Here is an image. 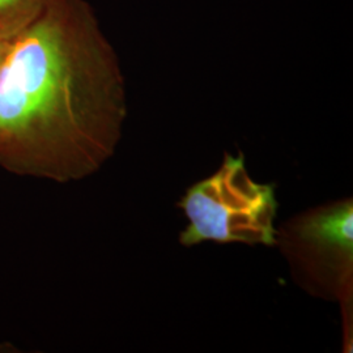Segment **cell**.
<instances>
[{"mask_svg":"<svg viewBox=\"0 0 353 353\" xmlns=\"http://www.w3.org/2000/svg\"><path fill=\"white\" fill-rule=\"evenodd\" d=\"M128 114L118 55L85 0H55L0 62V166L83 181L118 150Z\"/></svg>","mask_w":353,"mask_h":353,"instance_id":"1","label":"cell"},{"mask_svg":"<svg viewBox=\"0 0 353 353\" xmlns=\"http://www.w3.org/2000/svg\"><path fill=\"white\" fill-rule=\"evenodd\" d=\"M176 205L189 220L179 234L185 248L207 241L275 248L276 185L254 181L242 152H227L214 174L190 186Z\"/></svg>","mask_w":353,"mask_h":353,"instance_id":"2","label":"cell"},{"mask_svg":"<svg viewBox=\"0 0 353 353\" xmlns=\"http://www.w3.org/2000/svg\"><path fill=\"white\" fill-rule=\"evenodd\" d=\"M275 246L293 283L309 296L353 301V199L323 203L276 225Z\"/></svg>","mask_w":353,"mask_h":353,"instance_id":"3","label":"cell"},{"mask_svg":"<svg viewBox=\"0 0 353 353\" xmlns=\"http://www.w3.org/2000/svg\"><path fill=\"white\" fill-rule=\"evenodd\" d=\"M55 0H0V36L16 37L50 8Z\"/></svg>","mask_w":353,"mask_h":353,"instance_id":"4","label":"cell"},{"mask_svg":"<svg viewBox=\"0 0 353 353\" xmlns=\"http://www.w3.org/2000/svg\"><path fill=\"white\" fill-rule=\"evenodd\" d=\"M13 38L14 37L0 36V62H1V59H3V57H4V54H6V51L8 49V46H10V43H11Z\"/></svg>","mask_w":353,"mask_h":353,"instance_id":"5","label":"cell"}]
</instances>
